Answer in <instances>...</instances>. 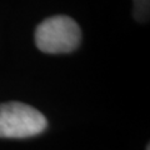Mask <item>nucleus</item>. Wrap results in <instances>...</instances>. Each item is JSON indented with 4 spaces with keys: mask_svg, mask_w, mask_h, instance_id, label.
I'll return each instance as SVG.
<instances>
[{
    "mask_svg": "<svg viewBox=\"0 0 150 150\" xmlns=\"http://www.w3.org/2000/svg\"><path fill=\"white\" fill-rule=\"evenodd\" d=\"M34 40L36 48L43 53L68 54L80 45L81 30L70 16L54 15L38 25Z\"/></svg>",
    "mask_w": 150,
    "mask_h": 150,
    "instance_id": "nucleus-1",
    "label": "nucleus"
},
{
    "mask_svg": "<svg viewBox=\"0 0 150 150\" xmlns=\"http://www.w3.org/2000/svg\"><path fill=\"white\" fill-rule=\"evenodd\" d=\"M48 121L41 112L24 103L0 104V138L23 139L43 133Z\"/></svg>",
    "mask_w": 150,
    "mask_h": 150,
    "instance_id": "nucleus-2",
    "label": "nucleus"
},
{
    "mask_svg": "<svg viewBox=\"0 0 150 150\" xmlns=\"http://www.w3.org/2000/svg\"><path fill=\"white\" fill-rule=\"evenodd\" d=\"M134 9L133 15L139 23H146L149 20L150 0H133Z\"/></svg>",
    "mask_w": 150,
    "mask_h": 150,
    "instance_id": "nucleus-3",
    "label": "nucleus"
}]
</instances>
